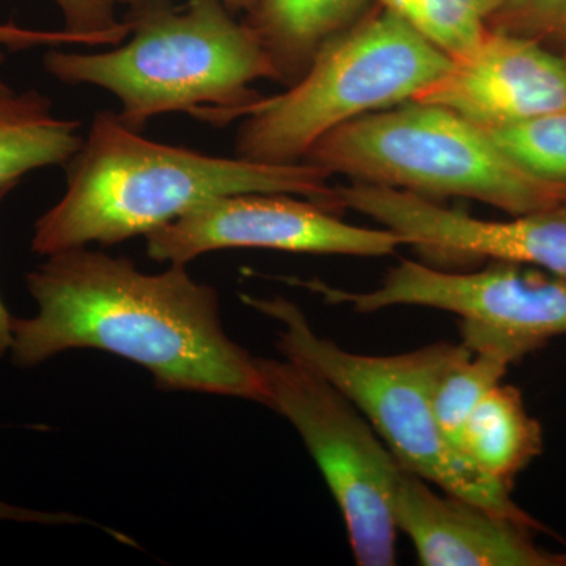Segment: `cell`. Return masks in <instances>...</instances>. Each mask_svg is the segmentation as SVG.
Masks as SVG:
<instances>
[{"mask_svg":"<svg viewBox=\"0 0 566 566\" xmlns=\"http://www.w3.org/2000/svg\"><path fill=\"white\" fill-rule=\"evenodd\" d=\"M145 240L150 259L175 264L219 249L386 256L405 245L403 238L385 227L352 226L337 212L289 193L219 197L145 234Z\"/></svg>","mask_w":566,"mask_h":566,"instance_id":"cell-9","label":"cell"},{"mask_svg":"<svg viewBox=\"0 0 566 566\" xmlns=\"http://www.w3.org/2000/svg\"><path fill=\"white\" fill-rule=\"evenodd\" d=\"M344 208L403 238L405 245L439 259L513 262L566 277V208L485 221L441 207L427 197L354 182L338 188Z\"/></svg>","mask_w":566,"mask_h":566,"instance_id":"cell-10","label":"cell"},{"mask_svg":"<svg viewBox=\"0 0 566 566\" xmlns=\"http://www.w3.org/2000/svg\"><path fill=\"white\" fill-rule=\"evenodd\" d=\"M118 2L129 3L134 7V10L145 9V7L158 6L164 3L166 0H118ZM227 9H244L253 10L256 6V0H221Z\"/></svg>","mask_w":566,"mask_h":566,"instance_id":"cell-24","label":"cell"},{"mask_svg":"<svg viewBox=\"0 0 566 566\" xmlns=\"http://www.w3.org/2000/svg\"><path fill=\"white\" fill-rule=\"evenodd\" d=\"M263 405L303 438L333 493L360 566L395 564V495L403 464L340 390L289 359L255 357Z\"/></svg>","mask_w":566,"mask_h":566,"instance_id":"cell-7","label":"cell"},{"mask_svg":"<svg viewBox=\"0 0 566 566\" xmlns=\"http://www.w3.org/2000/svg\"><path fill=\"white\" fill-rule=\"evenodd\" d=\"M9 191L0 192V200ZM13 316L10 315L9 308L0 300V359L10 352L11 344H13Z\"/></svg>","mask_w":566,"mask_h":566,"instance_id":"cell-23","label":"cell"},{"mask_svg":"<svg viewBox=\"0 0 566 566\" xmlns=\"http://www.w3.org/2000/svg\"><path fill=\"white\" fill-rule=\"evenodd\" d=\"M87 44V40L69 31H33L21 28L14 22L0 24V63L6 57V51L31 50L39 46H61V44Z\"/></svg>","mask_w":566,"mask_h":566,"instance_id":"cell-21","label":"cell"},{"mask_svg":"<svg viewBox=\"0 0 566 566\" xmlns=\"http://www.w3.org/2000/svg\"><path fill=\"white\" fill-rule=\"evenodd\" d=\"M556 35L566 41V20L564 21V24L560 25V29H558Z\"/></svg>","mask_w":566,"mask_h":566,"instance_id":"cell-25","label":"cell"},{"mask_svg":"<svg viewBox=\"0 0 566 566\" xmlns=\"http://www.w3.org/2000/svg\"><path fill=\"white\" fill-rule=\"evenodd\" d=\"M458 449L480 472L512 486L513 479L543 450V431L516 387L491 389L465 420Z\"/></svg>","mask_w":566,"mask_h":566,"instance_id":"cell-14","label":"cell"},{"mask_svg":"<svg viewBox=\"0 0 566 566\" xmlns=\"http://www.w3.org/2000/svg\"><path fill=\"white\" fill-rule=\"evenodd\" d=\"M447 365L433 395L436 420L458 447L465 420L495 386L504 381L515 356L495 345H468Z\"/></svg>","mask_w":566,"mask_h":566,"instance_id":"cell-16","label":"cell"},{"mask_svg":"<svg viewBox=\"0 0 566 566\" xmlns=\"http://www.w3.org/2000/svg\"><path fill=\"white\" fill-rule=\"evenodd\" d=\"M122 46L102 54L50 51L44 66L66 84L114 93L128 128L166 112H191L216 125L232 122L262 98L251 84L281 82L255 29L230 17L221 0L136 10Z\"/></svg>","mask_w":566,"mask_h":566,"instance_id":"cell-3","label":"cell"},{"mask_svg":"<svg viewBox=\"0 0 566 566\" xmlns=\"http://www.w3.org/2000/svg\"><path fill=\"white\" fill-rule=\"evenodd\" d=\"M450 59L485 35L504 0H378Z\"/></svg>","mask_w":566,"mask_h":566,"instance_id":"cell-17","label":"cell"},{"mask_svg":"<svg viewBox=\"0 0 566 566\" xmlns=\"http://www.w3.org/2000/svg\"><path fill=\"white\" fill-rule=\"evenodd\" d=\"M368 0H256L252 28L281 82L294 84L319 48L352 24Z\"/></svg>","mask_w":566,"mask_h":566,"instance_id":"cell-15","label":"cell"},{"mask_svg":"<svg viewBox=\"0 0 566 566\" xmlns=\"http://www.w3.org/2000/svg\"><path fill=\"white\" fill-rule=\"evenodd\" d=\"M300 285L363 314L397 305L450 312L461 318L463 340L504 346L517 359L566 335V277L523 263L491 262L475 273H446L403 260L368 292L318 281Z\"/></svg>","mask_w":566,"mask_h":566,"instance_id":"cell-8","label":"cell"},{"mask_svg":"<svg viewBox=\"0 0 566 566\" xmlns=\"http://www.w3.org/2000/svg\"><path fill=\"white\" fill-rule=\"evenodd\" d=\"M66 172L65 196L33 230L32 251L40 255L145 237L200 205L238 193H289L344 210L338 188L329 186L333 175L315 164L219 158L158 144L112 112L95 115Z\"/></svg>","mask_w":566,"mask_h":566,"instance_id":"cell-2","label":"cell"},{"mask_svg":"<svg viewBox=\"0 0 566 566\" xmlns=\"http://www.w3.org/2000/svg\"><path fill=\"white\" fill-rule=\"evenodd\" d=\"M449 63V55L382 9L327 40L289 91L241 111L248 120L238 134L237 156L301 163L338 126L415 102Z\"/></svg>","mask_w":566,"mask_h":566,"instance_id":"cell-6","label":"cell"},{"mask_svg":"<svg viewBox=\"0 0 566 566\" xmlns=\"http://www.w3.org/2000/svg\"><path fill=\"white\" fill-rule=\"evenodd\" d=\"M244 303L281 324L277 348L348 398L401 464L446 493L539 531L542 524L513 502L510 486L474 468L436 420L433 395L461 344H436L397 356L346 352L316 334L307 316L285 297L243 296Z\"/></svg>","mask_w":566,"mask_h":566,"instance_id":"cell-4","label":"cell"},{"mask_svg":"<svg viewBox=\"0 0 566 566\" xmlns=\"http://www.w3.org/2000/svg\"><path fill=\"white\" fill-rule=\"evenodd\" d=\"M395 521L424 566H566V554L535 545L534 528L446 491L436 493L405 465Z\"/></svg>","mask_w":566,"mask_h":566,"instance_id":"cell-12","label":"cell"},{"mask_svg":"<svg viewBox=\"0 0 566 566\" xmlns=\"http://www.w3.org/2000/svg\"><path fill=\"white\" fill-rule=\"evenodd\" d=\"M415 102L449 107L483 129L565 111L566 59L532 36L490 28Z\"/></svg>","mask_w":566,"mask_h":566,"instance_id":"cell-11","label":"cell"},{"mask_svg":"<svg viewBox=\"0 0 566 566\" xmlns=\"http://www.w3.org/2000/svg\"><path fill=\"white\" fill-rule=\"evenodd\" d=\"M305 161L356 182L427 197H465L510 216L554 210L566 186L517 167L485 129L439 104L408 102L338 126Z\"/></svg>","mask_w":566,"mask_h":566,"instance_id":"cell-5","label":"cell"},{"mask_svg":"<svg viewBox=\"0 0 566 566\" xmlns=\"http://www.w3.org/2000/svg\"><path fill=\"white\" fill-rule=\"evenodd\" d=\"M0 521L17 523L44 524V526H63V524H81L85 520L71 513L40 512V510L22 509L0 501Z\"/></svg>","mask_w":566,"mask_h":566,"instance_id":"cell-22","label":"cell"},{"mask_svg":"<svg viewBox=\"0 0 566 566\" xmlns=\"http://www.w3.org/2000/svg\"><path fill=\"white\" fill-rule=\"evenodd\" d=\"M62 11L65 31L84 36L91 46L120 44L132 32L129 21H118V0H52Z\"/></svg>","mask_w":566,"mask_h":566,"instance_id":"cell-19","label":"cell"},{"mask_svg":"<svg viewBox=\"0 0 566 566\" xmlns=\"http://www.w3.org/2000/svg\"><path fill=\"white\" fill-rule=\"evenodd\" d=\"M497 18L509 21V28L502 31L524 36L556 35L566 20V0H504Z\"/></svg>","mask_w":566,"mask_h":566,"instance_id":"cell-20","label":"cell"},{"mask_svg":"<svg viewBox=\"0 0 566 566\" xmlns=\"http://www.w3.org/2000/svg\"><path fill=\"white\" fill-rule=\"evenodd\" d=\"M80 128L52 114L41 93H17L0 81V192L32 170L66 166L82 147Z\"/></svg>","mask_w":566,"mask_h":566,"instance_id":"cell-13","label":"cell"},{"mask_svg":"<svg viewBox=\"0 0 566 566\" xmlns=\"http://www.w3.org/2000/svg\"><path fill=\"white\" fill-rule=\"evenodd\" d=\"M25 282L39 314L13 318L17 367L102 349L147 368L159 389L263 403L255 357L226 334L218 293L193 281L186 264L145 274L126 256L84 245L48 256Z\"/></svg>","mask_w":566,"mask_h":566,"instance_id":"cell-1","label":"cell"},{"mask_svg":"<svg viewBox=\"0 0 566 566\" xmlns=\"http://www.w3.org/2000/svg\"><path fill=\"white\" fill-rule=\"evenodd\" d=\"M485 132L524 172L566 186V109Z\"/></svg>","mask_w":566,"mask_h":566,"instance_id":"cell-18","label":"cell"},{"mask_svg":"<svg viewBox=\"0 0 566 566\" xmlns=\"http://www.w3.org/2000/svg\"><path fill=\"white\" fill-rule=\"evenodd\" d=\"M564 208H566V203L564 205Z\"/></svg>","mask_w":566,"mask_h":566,"instance_id":"cell-26","label":"cell"}]
</instances>
